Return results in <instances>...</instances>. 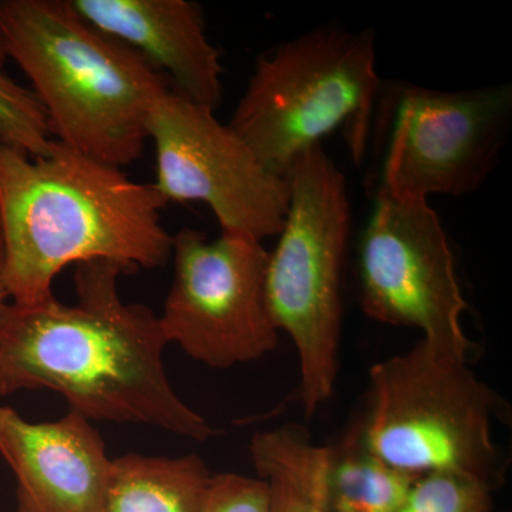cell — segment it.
<instances>
[{
  "label": "cell",
  "instance_id": "cell-11",
  "mask_svg": "<svg viewBox=\"0 0 512 512\" xmlns=\"http://www.w3.org/2000/svg\"><path fill=\"white\" fill-rule=\"evenodd\" d=\"M0 454L18 480L19 512H103L113 460L82 414L30 423L0 407Z\"/></svg>",
  "mask_w": 512,
  "mask_h": 512
},
{
  "label": "cell",
  "instance_id": "cell-7",
  "mask_svg": "<svg viewBox=\"0 0 512 512\" xmlns=\"http://www.w3.org/2000/svg\"><path fill=\"white\" fill-rule=\"evenodd\" d=\"M511 123V84L443 92L383 82L369 140L383 148L373 188L424 201L473 194L497 167Z\"/></svg>",
  "mask_w": 512,
  "mask_h": 512
},
{
  "label": "cell",
  "instance_id": "cell-8",
  "mask_svg": "<svg viewBox=\"0 0 512 512\" xmlns=\"http://www.w3.org/2000/svg\"><path fill=\"white\" fill-rule=\"evenodd\" d=\"M360 305L367 318L419 329L439 355L468 362V303L439 215L429 201L376 188L357 255Z\"/></svg>",
  "mask_w": 512,
  "mask_h": 512
},
{
  "label": "cell",
  "instance_id": "cell-18",
  "mask_svg": "<svg viewBox=\"0 0 512 512\" xmlns=\"http://www.w3.org/2000/svg\"><path fill=\"white\" fill-rule=\"evenodd\" d=\"M201 512H271L268 484L235 473L211 476Z\"/></svg>",
  "mask_w": 512,
  "mask_h": 512
},
{
  "label": "cell",
  "instance_id": "cell-19",
  "mask_svg": "<svg viewBox=\"0 0 512 512\" xmlns=\"http://www.w3.org/2000/svg\"><path fill=\"white\" fill-rule=\"evenodd\" d=\"M8 255H6L5 235L0 224V308L8 303Z\"/></svg>",
  "mask_w": 512,
  "mask_h": 512
},
{
  "label": "cell",
  "instance_id": "cell-14",
  "mask_svg": "<svg viewBox=\"0 0 512 512\" xmlns=\"http://www.w3.org/2000/svg\"><path fill=\"white\" fill-rule=\"evenodd\" d=\"M211 474L200 457L113 460L103 512H201Z\"/></svg>",
  "mask_w": 512,
  "mask_h": 512
},
{
  "label": "cell",
  "instance_id": "cell-1",
  "mask_svg": "<svg viewBox=\"0 0 512 512\" xmlns=\"http://www.w3.org/2000/svg\"><path fill=\"white\" fill-rule=\"evenodd\" d=\"M119 265H76L77 301L0 308V394L49 389L87 420L136 423L205 441L215 430L175 393L168 345L147 306L126 303Z\"/></svg>",
  "mask_w": 512,
  "mask_h": 512
},
{
  "label": "cell",
  "instance_id": "cell-17",
  "mask_svg": "<svg viewBox=\"0 0 512 512\" xmlns=\"http://www.w3.org/2000/svg\"><path fill=\"white\" fill-rule=\"evenodd\" d=\"M493 488L453 473L417 477L396 512H491Z\"/></svg>",
  "mask_w": 512,
  "mask_h": 512
},
{
  "label": "cell",
  "instance_id": "cell-5",
  "mask_svg": "<svg viewBox=\"0 0 512 512\" xmlns=\"http://www.w3.org/2000/svg\"><path fill=\"white\" fill-rule=\"evenodd\" d=\"M285 178L288 211L268 256L266 302L298 352L301 379L289 400L311 419L338 379L352 207L345 175L322 144L302 151Z\"/></svg>",
  "mask_w": 512,
  "mask_h": 512
},
{
  "label": "cell",
  "instance_id": "cell-2",
  "mask_svg": "<svg viewBox=\"0 0 512 512\" xmlns=\"http://www.w3.org/2000/svg\"><path fill=\"white\" fill-rule=\"evenodd\" d=\"M153 184L53 141L32 158L0 143V224L8 255L9 298L37 305L70 264L109 261L124 274L167 264L173 235Z\"/></svg>",
  "mask_w": 512,
  "mask_h": 512
},
{
  "label": "cell",
  "instance_id": "cell-6",
  "mask_svg": "<svg viewBox=\"0 0 512 512\" xmlns=\"http://www.w3.org/2000/svg\"><path fill=\"white\" fill-rule=\"evenodd\" d=\"M367 447L413 477L453 473L497 490L505 460L491 436L498 396L468 362L439 355L423 339L369 370Z\"/></svg>",
  "mask_w": 512,
  "mask_h": 512
},
{
  "label": "cell",
  "instance_id": "cell-9",
  "mask_svg": "<svg viewBox=\"0 0 512 512\" xmlns=\"http://www.w3.org/2000/svg\"><path fill=\"white\" fill-rule=\"evenodd\" d=\"M174 276L161 329L192 359L214 369L262 359L278 346L266 302L269 252L262 242L224 234L208 241L197 229L173 237Z\"/></svg>",
  "mask_w": 512,
  "mask_h": 512
},
{
  "label": "cell",
  "instance_id": "cell-12",
  "mask_svg": "<svg viewBox=\"0 0 512 512\" xmlns=\"http://www.w3.org/2000/svg\"><path fill=\"white\" fill-rule=\"evenodd\" d=\"M104 35L140 53L184 99L218 109L224 96L221 52L207 36L204 13L190 0H70Z\"/></svg>",
  "mask_w": 512,
  "mask_h": 512
},
{
  "label": "cell",
  "instance_id": "cell-3",
  "mask_svg": "<svg viewBox=\"0 0 512 512\" xmlns=\"http://www.w3.org/2000/svg\"><path fill=\"white\" fill-rule=\"evenodd\" d=\"M0 47L28 77L56 141L119 168L141 157L151 106L171 86L140 53L70 0H0Z\"/></svg>",
  "mask_w": 512,
  "mask_h": 512
},
{
  "label": "cell",
  "instance_id": "cell-15",
  "mask_svg": "<svg viewBox=\"0 0 512 512\" xmlns=\"http://www.w3.org/2000/svg\"><path fill=\"white\" fill-rule=\"evenodd\" d=\"M328 450L329 512H396L417 478L377 457L360 421Z\"/></svg>",
  "mask_w": 512,
  "mask_h": 512
},
{
  "label": "cell",
  "instance_id": "cell-13",
  "mask_svg": "<svg viewBox=\"0 0 512 512\" xmlns=\"http://www.w3.org/2000/svg\"><path fill=\"white\" fill-rule=\"evenodd\" d=\"M249 451L268 484L271 512H329L328 446L313 443L306 427L289 423L256 433Z\"/></svg>",
  "mask_w": 512,
  "mask_h": 512
},
{
  "label": "cell",
  "instance_id": "cell-16",
  "mask_svg": "<svg viewBox=\"0 0 512 512\" xmlns=\"http://www.w3.org/2000/svg\"><path fill=\"white\" fill-rule=\"evenodd\" d=\"M52 137L46 111L35 93L0 70V143L39 158L52 150Z\"/></svg>",
  "mask_w": 512,
  "mask_h": 512
},
{
  "label": "cell",
  "instance_id": "cell-10",
  "mask_svg": "<svg viewBox=\"0 0 512 512\" xmlns=\"http://www.w3.org/2000/svg\"><path fill=\"white\" fill-rule=\"evenodd\" d=\"M156 146L154 187L165 202H204L224 234L278 237L288 211L286 178L266 170L248 144L215 117L168 90L147 119Z\"/></svg>",
  "mask_w": 512,
  "mask_h": 512
},
{
  "label": "cell",
  "instance_id": "cell-20",
  "mask_svg": "<svg viewBox=\"0 0 512 512\" xmlns=\"http://www.w3.org/2000/svg\"><path fill=\"white\" fill-rule=\"evenodd\" d=\"M6 56L5 53H3L2 47H0V69H2L3 64L6 62Z\"/></svg>",
  "mask_w": 512,
  "mask_h": 512
},
{
  "label": "cell",
  "instance_id": "cell-4",
  "mask_svg": "<svg viewBox=\"0 0 512 512\" xmlns=\"http://www.w3.org/2000/svg\"><path fill=\"white\" fill-rule=\"evenodd\" d=\"M382 83L373 30L319 26L258 57L228 126L278 177L338 128L360 164Z\"/></svg>",
  "mask_w": 512,
  "mask_h": 512
}]
</instances>
